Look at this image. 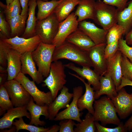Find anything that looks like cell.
Returning <instances> with one entry per match:
<instances>
[{
  "label": "cell",
  "mask_w": 132,
  "mask_h": 132,
  "mask_svg": "<svg viewBox=\"0 0 132 132\" xmlns=\"http://www.w3.org/2000/svg\"><path fill=\"white\" fill-rule=\"evenodd\" d=\"M61 59H67L82 66L92 67L87 52L66 41L60 46L55 47L52 62Z\"/></svg>",
  "instance_id": "1"
},
{
  "label": "cell",
  "mask_w": 132,
  "mask_h": 132,
  "mask_svg": "<svg viewBox=\"0 0 132 132\" xmlns=\"http://www.w3.org/2000/svg\"><path fill=\"white\" fill-rule=\"evenodd\" d=\"M93 107L94 112L93 116L95 121H100L104 126L108 124L118 125L121 122L111 100L107 96L95 100Z\"/></svg>",
  "instance_id": "2"
},
{
  "label": "cell",
  "mask_w": 132,
  "mask_h": 132,
  "mask_svg": "<svg viewBox=\"0 0 132 132\" xmlns=\"http://www.w3.org/2000/svg\"><path fill=\"white\" fill-rule=\"evenodd\" d=\"M64 64L60 61L52 63L48 76L44 80L43 86H47L51 92L53 100L56 97L66 82Z\"/></svg>",
  "instance_id": "3"
},
{
  "label": "cell",
  "mask_w": 132,
  "mask_h": 132,
  "mask_svg": "<svg viewBox=\"0 0 132 132\" xmlns=\"http://www.w3.org/2000/svg\"><path fill=\"white\" fill-rule=\"evenodd\" d=\"M119 12L115 7L98 0L95 2L93 20L102 28L108 31L112 26L117 23Z\"/></svg>",
  "instance_id": "4"
},
{
  "label": "cell",
  "mask_w": 132,
  "mask_h": 132,
  "mask_svg": "<svg viewBox=\"0 0 132 132\" xmlns=\"http://www.w3.org/2000/svg\"><path fill=\"white\" fill-rule=\"evenodd\" d=\"M55 46L41 42L37 48L32 52V57L44 77L49 75Z\"/></svg>",
  "instance_id": "5"
},
{
  "label": "cell",
  "mask_w": 132,
  "mask_h": 132,
  "mask_svg": "<svg viewBox=\"0 0 132 132\" xmlns=\"http://www.w3.org/2000/svg\"><path fill=\"white\" fill-rule=\"evenodd\" d=\"M59 22L54 13L43 20L37 21L36 35L40 37L42 42L52 44L57 33Z\"/></svg>",
  "instance_id": "6"
},
{
  "label": "cell",
  "mask_w": 132,
  "mask_h": 132,
  "mask_svg": "<svg viewBox=\"0 0 132 132\" xmlns=\"http://www.w3.org/2000/svg\"><path fill=\"white\" fill-rule=\"evenodd\" d=\"M18 81L33 98L37 104L49 106L53 100L50 91L47 92L39 89L33 80H31L25 75L20 72L14 79Z\"/></svg>",
  "instance_id": "7"
},
{
  "label": "cell",
  "mask_w": 132,
  "mask_h": 132,
  "mask_svg": "<svg viewBox=\"0 0 132 132\" xmlns=\"http://www.w3.org/2000/svg\"><path fill=\"white\" fill-rule=\"evenodd\" d=\"M15 107L26 106L31 96L22 85L14 79L7 80L3 85Z\"/></svg>",
  "instance_id": "8"
},
{
  "label": "cell",
  "mask_w": 132,
  "mask_h": 132,
  "mask_svg": "<svg viewBox=\"0 0 132 132\" xmlns=\"http://www.w3.org/2000/svg\"><path fill=\"white\" fill-rule=\"evenodd\" d=\"M83 87L80 86L75 87L73 89V94L72 102L66 109L58 113L54 119L57 121L65 119H71L79 122H81L80 119L83 113H80L77 105L79 98L83 93Z\"/></svg>",
  "instance_id": "9"
},
{
  "label": "cell",
  "mask_w": 132,
  "mask_h": 132,
  "mask_svg": "<svg viewBox=\"0 0 132 132\" xmlns=\"http://www.w3.org/2000/svg\"><path fill=\"white\" fill-rule=\"evenodd\" d=\"M78 25L77 16L74 12L71 13L67 18L59 22L57 33L52 44L56 47L62 44L67 37L78 28Z\"/></svg>",
  "instance_id": "10"
},
{
  "label": "cell",
  "mask_w": 132,
  "mask_h": 132,
  "mask_svg": "<svg viewBox=\"0 0 132 132\" xmlns=\"http://www.w3.org/2000/svg\"><path fill=\"white\" fill-rule=\"evenodd\" d=\"M1 38L10 44L13 49L21 55L27 52H32L41 42L40 37L38 35L27 38L18 36L9 38Z\"/></svg>",
  "instance_id": "11"
},
{
  "label": "cell",
  "mask_w": 132,
  "mask_h": 132,
  "mask_svg": "<svg viewBox=\"0 0 132 132\" xmlns=\"http://www.w3.org/2000/svg\"><path fill=\"white\" fill-rule=\"evenodd\" d=\"M107 44L95 45L87 52L94 70L100 76L104 75L107 71V60L104 54Z\"/></svg>",
  "instance_id": "12"
},
{
  "label": "cell",
  "mask_w": 132,
  "mask_h": 132,
  "mask_svg": "<svg viewBox=\"0 0 132 132\" xmlns=\"http://www.w3.org/2000/svg\"><path fill=\"white\" fill-rule=\"evenodd\" d=\"M118 93L116 97L111 99L120 118L124 119L132 112V94L128 93L124 87Z\"/></svg>",
  "instance_id": "13"
},
{
  "label": "cell",
  "mask_w": 132,
  "mask_h": 132,
  "mask_svg": "<svg viewBox=\"0 0 132 132\" xmlns=\"http://www.w3.org/2000/svg\"><path fill=\"white\" fill-rule=\"evenodd\" d=\"M78 28L88 35L95 45L106 43L108 31L99 28L94 23L85 20L78 22Z\"/></svg>",
  "instance_id": "14"
},
{
  "label": "cell",
  "mask_w": 132,
  "mask_h": 132,
  "mask_svg": "<svg viewBox=\"0 0 132 132\" xmlns=\"http://www.w3.org/2000/svg\"><path fill=\"white\" fill-rule=\"evenodd\" d=\"M70 75L77 78L81 81L84 84L85 88V91L83 95H82L78 99L77 105L80 111L85 109L87 110L88 112L93 115L94 112L93 104L95 101V91L91 85L87 83L84 79L78 75L68 72Z\"/></svg>",
  "instance_id": "15"
},
{
  "label": "cell",
  "mask_w": 132,
  "mask_h": 132,
  "mask_svg": "<svg viewBox=\"0 0 132 132\" xmlns=\"http://www.w3.org/2000/svg\"><path fill=\"white\" fill-rule=\"evenodd\" d=\"M61 90L60 94L48 106V119L50 120H54L60 110L67 108L73 97V93H70L68 88L66 86Z\"/></svg>",
  "instance_id": "16"
},
{
  "label": "cell",
  "mask_w": 132,
  "mask_h": 132,
  "mask_svg": "<svg viewBox=\"0 0 132 132\" xmlns=\"http://www.w3.org/2000/svg\"><path fill=\"white\" fill-rule=\"evenodd\" d=\"M64 66L65 67L75 72L80 77L87 80V83L92 86L95 91L99 89L100 76L90 67L83 66L81 68L76 66L72 63L64 64Z\"/></svg>",
  "instance_id": "17"
},
{
  "label": "cell",
  "mask_w": 132,
  "mask_h": 132,
  "mask_svg": "<svg viewBox=\"0 0 132 132\" xmlns=\"http://www.w3.org/2000/svg\"><path fill=\"white\" fill-rule=\"evenodd\" d=\"M22 63L21 72L24 74H28L33 80L37 84L43 82L44 77L37 70L35 63L32 55V52L25 53L21 56Z\"/></svg>",
  "instance_id": "18"
},
{
  "label": "cell",
  "mask_w": 132,
  "mask_h": 132,
  "mask_svg": "<svg viewBox=\"0 0 132 132\" xmlns=\"http://www.w3.org/2000/svg\"><path fill=\"white\" fill-rule=\"evenodd\" d=\"M122 56V54L118 50L113 57L107 60L106 73L110 75L114 82L116 90L121 84L123 77L121 67Z\"/></svg>",
  "instance_id": "19"
},
{
  "label": "cell",
  "mask_w": 132,
  "mask_h": 132,
  "mask_svg": "<svg viewBox=\"0 0 132 132\" xmlns=\"http://www.w3.org/2000/svg\"><path fill=\"white\" fill-rule=\"evenodd\" d=\"M31 97L29 102L26 106V108L30 113L31 118L29 124L39 126V125L44 126L46 124L44 121L40 120L41 116H44L45 118L48 119L49 117L48 106L45 105L43 106L38 105L34 102Z\"/></svg>",
  "instance_id": "20"
},
{
  "label": "cell",
  "mask_w": 132,
  "mask_h": 132,
  "mask_svg": "<svg viewBox=\"0 0 132 132\" xmlns=\"http://www.w3.org/2000/svg\"><path fill=\"white\" fill-rule=\"evenodd\" d=\"M26 106L13 107L7 111L0 119V129L10 128L13 126L14 120L16 118L25 117L30 120L31 115L28 111Z\"/></svg>",
  "instance_id": "21"
},
{
  "label": "cell",
  "mask_w": 132,
  "mask_h": 132,
  "mask_svg": "<svg viewBox=\"0 0 132 132\" xmlns=\"http://www.w3.org/2000/svg\"><path fill=\"white\" fill-rule=\"evenodd\" d=\"M21 55L12 48L9 51L7 56V80L14 79L21 72Z\"/></svg>",
  "instance_id": "22"
},
{
  "label": "cell",
  "mask_w": 132,
  "mask_h": 132,
  "mask_svg": "<svg viewBox=\"0 0 132 132\" xmlns=\"http://www.w3.org/2000/svg\"><path fill=\"white\" fill-rule=\"evenodd\" d=\"M66 41L87 52L95 45L92 40L78 28L67 37Z\"/></svg>",
  "instance_id": "23"
},
{
  "label": "cell",
  "mask_w": 132,
  "mask_h": 132,
  "mask_svg": "<svg viewBox=\"0 0 132 132\" xmlns=\"http://www.w3.org/2000/svg\"><path fill=\"white\" fill-rule=\"evenodd\" d=\"M100 86L99 89L95 91V99L99 98L103 95H106L111 99L116 97L118 92L114 82L110 75L106 73L103 76H100Z\"/></svg>",
  "instance_id": "24"
},
{
  "label": "cell",
  "mask_w": 132,
  "mask_h": 132,
  "mask_svg": "<svg viewBox=\"0 0 132 132\" xmlns=\"http://www.w3.org/2000/svg\"><path fill=\"white\" fill-rule=\"evenodd\" d=\"M95 2L94 0H79L74 12L78 22L87 19L94 20Z\"/></svg>",
  "instance_id": "25"
},
{
  "label": "cell",
  "mask_w": 132,
  "mask_h": 132,
  "mask_svg": "<svg viewBox=\"0 0 132 132\" xmlns=\"http://www.w3.org/2000/svg\"><path fill=\"white\" fill-rule=\"evenodd\" d=\"M37 6L36 0H29L26 25L22 37L27 38L36 35L35 30L37 20L35 15V10Z\"/></svg>",
  "instance_id": "26"
},
{
  "label": "cell",
  "mask_w": 132,
  "mask_h": 132,
  "mask_svg": "<svg viewBox=\"0 0 132 132\" xmlns=\"http://www.w3.org/2000/svg\"><path fill=\"white\" fill-rule=\"evenodd\" d=\"M79 0H63L57 6L54 13L59 22L67 18L75 7L77 5Z\"/></svg>",
  "instance_id": "27"
},
{
  "label": "cell",
  "mask_w": 132,
  "mask_h": 132,
  "mask_svg": "<svg viewBox=\"0 0 132 132\" xmlns=\"http://www.w3.org/2000/svg\"><path fill=\"white\" fill-rule=\"evenodd\" d=\"M62 0L44 1L42 0H36L38 8L37 21L43 20L54 13L57 6Z\"/></svg>",
  "instance_id": "28"
},
{
  "label": "cell",
  "mask_w": 132,
  "mask_h": 132,
  "mask_svg": "<svg viewBox=\"0 0 132 132\" xmlns=\"http://www.w3.org/2000/svg\"><path fill=\"white\" fill-rule=\"evenodd\" d=\"M27 15H19L7 21L11 29L10 38L19 36L23 34L26 27Z\"/></svg>",
  "instance_id": "29"
},
{
  "label": "cell",
  "mask_w": 132,
  "mask_h": 132,
  "mask_svg": "<svg viewBox=\"0 0 132 132\" xmlns=\"http://www.w3.org/2000/svg\"><path fill=\"white\" fill-rule=\"evenodd\" d=\"M117 24L121 26L125 30V35L132 29V0L127 7L119 11Z\"/></svg>",
  "instance_id": "30"
},
{
  "label": "cell",
  "mask_w": 132,
  "mask_h": 132,
  "mask_svg": "<svg viewBox=\"0 0 132 132\" xmlns=\"http://www.w3.org/2000/svg\"><path fill=\"white\" fill-rule=\"evenodd\" d=\"M93 115L88 112L81 122L76 124L74 132H94L97 131Z\"/></svg>",
  "instance_id": "31"
},
{
  "label": "cell",
  "mask_w": 132,
  "mask_h": 132,
  "mask_svg": "<svg viewBox=\"0 0 132 132\" xmlns=\"http://www.w3.org/2000/svg\"><path fill=\"white\" fill-rule=\"evenodd\" d=\"M0 6L4 8L6 21L19 15L22 11L19 0H13L8 6H6L0 2Z\"/></svg>",
  "instance_id": "32"
},
{
  "label": "cell",
  "mask_w": 132,
  "mask_h": 132,
  "mask_svg": "<svg viewBox=\"0 0 132 132\" xmlns=\"http://www.w3.org/2000/svg\"><path fill=\"white\" fill-rule=\"evenodd\" d=\"M13 125L16 127L17 132L22 129L26 130L30 132H47L49 128V127L44 128L27 124L24 122L22 117L19 118L18 120H15Z\"/></svg>",
  "instance_id": "33"
},
{
  "label": "cell",
  "mask_w": 132,
  "mask_h": 132,
  "mask_svg": "<svg viewBox=\"0 0 132 132\" xmlns=\"http://www.w3.org/2000/svg\"><path fill=\"white\" fill-rule=\"evenodd\" d=\"M8 92L3 85L0 87V116L14 107Z\"/></svg>",
  "instance_id": "34"
},
{
  "label": "cell",
  "mask_w": 132,
  "mask_h": 132,
  "mask_svg": "<svg viewBox=\"0 0 132 132\" xmlns=\"http://www.w3.org/2000/svg\"><path fill=\"white\" fill-rule=\"evenodd\" d=\"M125 30L121 25L117 23L112 26L108 30L106 36L107 44L119 41L125 35Z\"/></svg>",
  "instance_id": "35"
},
{
  "label": "cell",
  "mask_w": 132,
  "mask_h": 132,
  "mask_svg": "<svg viewBox=\"0 0 132 132\" xmlns=\"http://www.w3.org/2000/svg\"><path fill=\"white\" fill-rule=\"evenodd\" d=\"M12 48L11 45L4 41L1 38L0 40V66L5 67L7 66V56L9 50Z\"/></svg>",
  "instance_id": "36"
},
{
  "label": "cell",
  "mask_w": 132,
  "mask_h": 132,
  "mask_svg": "<svg viewBox=\"0 0 132 132\" xmlns=\"http://www.w3.org/2000/svg\"><path fill=\"white\" fill-rule=\"evenodd\" d=\"M0 38L7 39L10 38V26L5 19L3 12L1 11L0 12Z\"/></svg>",
  "instance_id": "37"
},
{
  "label": "cell",
  "mask_w": 132,
  "mask_h": 132,
  "mask_svg": "<svg viewBox=\"0 0 132 132\" xmlns=\"http://www.w3.org/2000/svg\"><path fill=\"white\" fill-rule=\"evenodd\" d=\"M121 67L123 77L132 81V63L123 55Z\"/></svg>",
  "instance_id": "38"
},
{
  "label": "cell",
  "mask_w": 132,
  "mask_h": 132,
  "mask_svg": "<svg viewBox=\"0 0 132 132\" xmlns=\"http://www.w3.org/2000/svg\"><path fill=\"white\" fill-rule=\"evenodd\" d=\"M123 55L127 58L132 63V47L128 45L122 38L119 40V49Z\"/></svg>",
  "instance_id": "39"
},
{
  "label": "cell",
  "mask_w": 132,
  "mask_h": 132,
  "mask_svg": "<svg viewBox=\"0 0 132 132\" xmlns=\"http://www.w3.org/2000/svg\"><path fill=\"white\" fill-rule=\"evenodd\" d=\"M95 123L98 132H125L128 131L124 127L122 122L114 128H109L104 127L100 125L97 121H95Z\"/></svg>",
  "instance_id": "40"
},
{
  "label": "cell",
  "mask_w": 132,
  "mask_h": 132,
  "mask_svg": "<svg viewBox=\"0 0 132 132\" xmlns=\"http://www.w3.org/2000/svg\"><path fill=\"white\" fill-rule=\"evenodd\" d=\"M119 49V41H116L107 45L104 49V56L107 60L113 57Z\"/></svg>",
  "instance_id": "41"
},
{
  "label": "cell",
  "mask_w": 132,
  "mask_h": 132,
  "mask_svg": "<svg viewBox=\"0 0 132 132\" xmlns=\"http://www.w3.org/2000/svg\"><path fill=\"white\" fill-rule=\"evenodd\" d=\"M60 121L59 132H74V127L76 123L74 120L65 119Z\"/></svg>",
  "instance_id": "42"
},
{
  "label": "cell",
  "mask_w": 132,
  "mask_h": 132,
  "mask_svg": "<svg viewBox=\"0 0 132 132\" xmlns=\"http://www.w3.org/2000/svg\"><path fill=\"white\" fill-rule=\"evenodd\" d=\"M102 0V1L104 3L116 7L119 11H122L126 7L128 0Z\"/></svg>",
  "instance_id": "43"
},
{
  "label": "cell",
  "mask_w": 132,
  "mask_h": 132,
  "mask_svg": "<svg viewBox=\"0 0 132 132\" xmlns=\"http://www.w3.org/2000/svg\"><path fill=\"white\" fill-rule=\"evenodd\" d=\"M22 8L21 15L22 16L28 15L29 0H19Z\"/></svg>",
  "instance_id": "44"
},
{
  "label": "cell",
  "mask_w": 132,
  "mask_h": 132,
  "mask_svg": "<svg viewBox=\"0 0 132 132\" xmlns=\"http://www.w3.org/2000/svg\"><path fill=\"white\" fill-rule=\"evenodd\" d=\"M128 86L132 87V81L123 77L121 79V84L118 87L117 90V91L118 92L122 88Z\"/></svg>",
  "instance_id": "45"
},
{
  "label": "cell",
  "mask_w": 132,
  "mask_h": 132,
  "mask_svg": "<svg viewBox=\"0 0 132 132\" xmlns=\"http://www.w3.org/2000/svg\"><path fill=\"white\" fill-rule=\"evenodd\" d=\"M125 40L128 45H132V29L125 35Z\"/></svg>",
  "instance_id": "46"
},
{
  "label": "cell",
  "mask_w": 132,
  "mask_h": 132,
  "mask_svg": "<svg viewBox=\"0 0 132 132\" xmlns=\"http://www.w3.org/2000/svg\"><path fill=\"white\" fill-rule=\"evenodd\" d=\"M124 126L128 131H132V115L125 123Z\"/></svg>",
  "instance_id": "47"
},
{
  "label": "cell",
  "mask_w": 132,
  "mask_h": 132,
  "mask_svg": "<svg viewBox=\"0 0 132 132\" xmlns=\"http://www.w3.org/2000/svg\"><path fill=\"white\" fill-rule=\"evenodd\" d=\"M8 75L5 73H0V86L3 85L7 80Z\"/></svg>",
  "instance_id": "48"
},
{
  "label": "cell",
  "mask_w": 132,
  "mask_h": 132,
  "mask_svg": "<svg viewBox=\"0 0 132 132\" xmlns=\"http://www.w3.org/2000/svg\"><path fill=\"white\" fill-rule=\"evenodd\" d=\"M60 126L57 124L54 125L49 127L47 132H57L59 131Z\"/></svg>",
  "instance_id": "49"
},
{
  "label": "cell",
  "mask_w": 132,
  "mask_h": 132,
  "mask_svg": "<svg viewBox=\"0 0 132 132\" xmlns=\"http://www.w3.org/2000/svg\"><path fill=\"white\" fill-rule=\"evenodd\" d=\"M9 129H3L1 130L0 132H13L16 131V127L14 125L13 126L10 128H9Z\"/></svg>",
  "instance_id": "50"
},
{
  "label": "cell",
  "mask_w": 132,
  "mask_h": 132,
  "mask_svg": "<svg viewBox=\"0 0 132 132\" xmlns=\"http://www.w3.org/2000/svg\"><path fill=\"white\" fill-rule=\"evenodd\" d=\"M0 73H4L7 72V69H5V68L0 66Z\"/></svg>",
  "instance_id": "51"
},
{
  "label": "cell",
  "mask_w": 132,
  "mask_h": 132,
  "mask_svg": "<svg viewBox=\"0 0 132 132\" xmlns=\"http://www.w3.org/2000/svg\"><path fill=\"white\" fill-rule=\"evenodd\" d=\"M6 6H8L13 0H6Z\"/></svg>",
  "instance_id": "52"
},
{
  "label": "cell",
  "mask_w": 132,
  "mask_h": 132,
  "mask_svg": "<svg viewBox=\"0 0 132 132\" xmlns=\"http://www.w3.org/2000/svg\"></svg>",
  "instance_id": "53"
}]
</instances>
